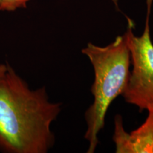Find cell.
Returning <instances> with one entry per match:
<instances>
[{
  "label": "cell",
  "mask_w": 153,
  "mask_h": 153,
  "mask_svg": "<svg viewBox=\"0 0 153 153\" xmlns=\"http://www.w3.org/2000/svg\"><path fill=\"white\" fill-rule=\"evenodd\" d=\"M30 0H0V11H14L19 9H25Z\"/></svg>",
  "instance_id": "5"
},
{
  "label": "cell",
  "mask_w": 153,
  "mask_h": 153,
  "mask_svg": "<svg viewBox=\"0 0 153 153\" xmlns=\"http://www.w3.org/2000/svg\"><path fill=\"white\" fill-rule=\"evenodd\" d=\"M147 111L145 121L131 133L124 129L121 116H115L113 140L116 153H153V106Z\"/></svg>",
  "instance_id": "4"
},
{
  "label": "cell",
  "mask_w": 153,
  "mask_h": 153,
  "mask_svg": "<svg viewBox=\"0 0 153 153\" xmlns=\"http://www.w3.org/2000/svg\"><path fill=\"white\" fill-rule=\"evenodd\" d=\"M92 65L94 82L91 91L94 102L85 112L87 129L85 138L89 143L88 153L94 152L99 143L98 135L104 128L105 117L110 105L123 94L130 77L131 53L127 34L118 36L104 47L89 43L82 50Z\"/></svg>",
  "instance_id": "2"
},
{
  "label": "cell",
  "mask_w": 153,
  "mask_h": 153,
  "mask_svg": "<svg viewBox=\"0 0 153 153\" xmlns=\"http://www.w3.org/2000/svg\"><path fill=\"white\" fill-rule=\"evenodd\" d=\"M153 0H146L147 14L142 35L133 33L134 23L128 18V45L133 70L123 95L125 101L140 111L153 106V43L150 35V14Z\"/></svg>",
  "instance_id": "3"
},
{
  "label": "cell",
  "mask_w": 153,
  "mask_h": 153,
  "mask_svg": "<svg viewBox=\"0 0 153 153\" xmlns=\"http://www.w3.org/2000/svg\"><path fill=\"white\" fill-rule=\"evenodd\" d=\"M7 68H8V63L0 64V82L4 77L6 72L7 71Z\"/></svg>",
  "instance_id": "6"
},
{
  "label": "cell",
  "mask_w": 153,
  "mask_h": 153,
  "mask_svg": "<svg viewBox=\"0 0 153 153\" xmlns=\"http://www.w3.org/2000/svg\"><path fill=\"white\" fill-rule=\"evenodd\" d=\"M61 106L49 101L45 87L30 89L8 64L0 82V152H48L55 140L51 124Z\"/></svg>",
  "instance_id": "1"
},
{
  "label": "cell",
  "mask_w": 153,
  "mask_h": 153,
  "mask_svg": "<svg viewBox=\"0 0 153 153\" xmlns=\"http://www.w3.org/2000/svg\"><path fill=\"white\" fill-rule=\"evenodd\" d=\"M111 1L114 3V4L118 7V0H111Z\"/></svg>",
  "instance_id": "7"
}]
</instances>
